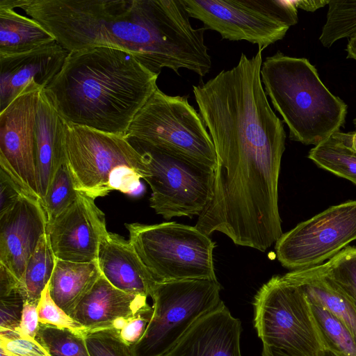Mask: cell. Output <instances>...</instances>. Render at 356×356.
Here are the masks:
<instances>
[{
    "mask_svg": "<svg viewBox=\"0 0 356 356\" xmlns=\"http://www.w3.org/2000/svg\"><path fill=\"white\" fill-rule=\"evenodd\" d=\"M78 194L66 161L56 172L42 202L47 223L67 209L76 200Z\"/></svg>",
    "mask_w": 356,
    "mask_h": 356,
    "instance_id": "29",
    "label": "cell"
},
{
    "mask_svg": "<svg viewBox=\"0 0 356 356\" xmlns=\"http://www.w3.org/2000/svg\"><path fill=\"white\" fill-rule=\"evenodd\" d=\"M101 275L97 261L79 263L56 259L48 284L50 296L71 316Z\"/></svg>",
    "mask_w": 356,
    "mask_h": 356,
    "instance_id": "22",
    "label": "cell"
},
{
    "mask_svg": "<svg viewBox=\"0 0 356 356\" xmlns=\"http://www.w3.org/2000/svg\"><path fill=\"white\" fill-rule=\"evenodd\" d=\"M106 218L95 199L79 192L76 200L53 221L46 234L56 259L79 263L97 261L106 235Z\"/></svg>",
    "mask_w": 356,
    "mask_h": 356,
    "instance_id": "14",
    "label": "cell"
},
{
    "mask_svg": "<svg viewBox=\"0 0 356 356\" xmlns=\"http://www.w3.org/2000/svg\"><path fill=\"white\" fill-rule=\"evenodd\" d=\"M124 136L191 159L216 170L213 143L188 96H172L157 88L136 114Z\"/></svg>",
    "mask_w": 356,
    "mask_h": 356,
    "instance_id": "8",
    "label": "cell"
},
{
    "mask_svg": "<svg viewBox=\"0 0 356 356\" xmlns=\"http://www.w3.org/2000/svg\"><path fill=\"white\" fill-rule=\"evenodd\" d=\"M39 322L41 324L68 329L79 334L84 335V327L61 309L51 298L48 285L42 293L37 306Z\"/></svg>",
    "mask_w": 356,
    "mask_h": 356,
    "instance_id": "33",
    "label": "cell"
},
{
    "mask_svg": "<svg viewBox=\"0 0 356 356\" xmlns=\"http://www.w3.org/2000/svg\"><path fill=\"white\" fill-rule=\"evenodd\" d=\"M353 124H354V126L356 129V117L355 118V119L353 120Z\"/></svg>",
    "mask_w": 356,
    "mask_h": 356,
    "instance_id": "43",
    "label": "cell"
},
{
    "mask_svg": "<svg viewBox=\"0 0 356 356\" xmlns=\"http://www.w3.org/2000/svg\"><path fill=\"white\" fill-rule=\"evenodd\" d=\"M0 353H0L1 356H12L8 354L7 353L4 352L2 350H0Z\"/></svg>",
    "mask_w": 356,
    "mask_h": 356,
    "instance_id": "42",
    "label": "cell"
},
{
    "mask_svg": "<svg viewBox=\"0 0 356 356\" xmlns=\"http://www.w3.org/2000/svg\"><path fill=\"white\" fill-rule=\"evenodd\" d=\"M68 54L54 41L28 52L0 56V111L31 83L45 89L61 70Z\"/></svg>",
    "mask_w": 356,
    "mask_h": 356,
    "instance_id": "16",
    "label": "cell"
},
{
    "mask_svg": "<svg viewBox=\"0 0 356 356\" xmlns=\"http://www.w3.org/2000/svg\"><path fill=\"white\" fill-rule=\"evenodd\" d=\"M261 79L291 140L316 146L343 126L346 104L325 86L308 59L278 51L262 62Z\"/></svg>",
    "mask_w": 356,
    "mask_h": 356,
    "instance_id": "4",
    "label": "cell"
},
{
    "mask_svg": "<svg viewBox=\"0 0 356 356\" xmlns=\"http://www.w3.org/2000/svg\"><path fill=\"white\" fill-rule=\"evenodd\" d=\"M314 268L356 303V247L347 246L327 262Z\"/></svg>",
    "mask_w": 356,
    "mask_h": 356,
    "instance_id": "30",
    "label": "cell"
},
{
    "mask_svg": "<svg viewBox=\"0 0 356 356\" xmlns=\"http://www.w3.org/2000/svg\"><path fill=\"white\" fill-rule=\"evenodd\" d=\"M221 286L216 280L156 283L150 297L153 315L134 356H163L202 317L219 307Z\"/></svg>",
    "mask_w": 356,
    "mask_h": 356,
    "instance_id": "9",
    "label": "cell"
},
{
    "mask_svg": "<svg viewBox=\"0 0 356 356\" xmlns=\"http://www.w3.org/2000/svg\"><path fill=\"white\" fill-rule=\"evenodd\" d=\"M84 339L90 356H134L131 346L113 328L88 330Z\"/></svg>",
    "mask_w": 356,
    "mask_h": 356,
    "instance_id": "32",
    "label": "cell"
},
{
    "mask_svg": "<svg viewBox=\"0 0 356 356\" xmlns=\"http://www.w3.org/2000/svg\"><path fill=\"white\" fill-rule=\"evenodd\" d=\"M253 305L254 327L263 346L289 356H321L327 349L307 297L282 276L263 284Z\"/></svg>",
    "mask_w": 356,
    "mask_h": 356,
    "instance_id": "7",
    "label": "cell"
},
{
    "mask_svg": "<svg viewBox=\"0 0 356 356\" xmlns=\"http://www.w3.org/2000/svg\"><path fill=\"white\" fill-rule=\"evenodd\" d=\"M36 20L69 52L107 47L132 54L152 72L204 76L211 66L202 28L181 0H5Z\"/></svg>",
    "mask_w": 356,
    "mask_h": 356,
    "instance_id": "2",
    "label": "cell"
},
{
    "mask_svg": "<svg viewBox=\"0 0 356 356\" xmlns=\"http://www.w3.org/2000/svg\"><path fill=\"white\" fill-rule=\"evenodd\" d=\"M0 168V214H2L10 209L23 194H29L8 172Z\"/></svg>",
    "mask_w": 356,
    "mask_h": 356,
    "instance_id": "36",
    "label": "cell"
},
{
    "mask_svg": "<svg viewBox=\"0 0 356 356\" xmlns=\"http://www.w3.org/2000/svg\"><path fill=\"white\" fill-rule=\"evenodd\" d=\"M97 261L102 275L115 288L128 293L150 296L156 282L129 240L108 232L100 243Z\"/></svg>",
    "mask_w": 356,
    "mask_h": 356,
    "instance_id": "19",
    "label": "cell"
},
{
    "mask_svg": "<svg viewBox=\"0 0 356 356\" xmlns=\"http://www.w3.org/2000/svg\"><path fill=\"white\" fill-rule=\"evenodd\" d=\"M125 226L129 241L156 283L216 279L215 243L195 226L177 222Z\"/></svg>",
    "mask_w": 356,
    "mask_h": 356,
    "instance_id": "6",
    "label": "cell"
},
{
    "mask_svg": "<svg viewBox=\"0 0 356 356\" xmlns=\"http://www.w3.org/2000/svg\"><path fill=\"white\" fill-rule=\"evenodd\" d=\"M261 356H289L280 350L273 348L263 346ZM321 356H338L334 352L326 349Z\"/></svg>",
    "mask_w": 356,
    "mask_h": 356,
    "instance_id": "40",
    "label": "cell"
},
{
    "mask_svg": "<svg viewBox=\"0 0 356 356\" xmlns=\"http://www.w3.org/2000/svg\"><path fill=\"white\" fill-rule=\"evenodd\" d=\"M56 41L31 17L24 16L0 0V56L28 52Z\"/></svg>",
    "mask_w": 356,
    "mask_h": 356,
    "instance_id": "23",
    "label": "cell"
},
{
    "mask_svg": "<svg viewBox=\"0 0 356 356\" xmlns=\"http://www.w3.org/2000/svg\"><path fill=\"white\" fill-rule=\"evenodd\" d=\"M147 298L119 290L101 275L71 317L87 331L113 328L117 321L128 320L147 307Z\"/></svg>",
    "mask_w": 356,
    "mask_h": 356,
    "instance_id": "18",
    "label": "cell"
},
{
    "mask_svg": "<svg viewBox=\"0 0 356 356\" xmlns=\"http://www.w3.org/2000/svg\"><path fill=\"white\" fill-rule=\"evenodd\" d=\"M356 34V0H329L327 20L319 40L330 47L337 40Z\"/></svg>",
    "mask_w": 356,
    "mask_h": 356,
    "instance_id": "27",
    "label": "cell"
},
{
    "mask_svg": "<svg viewBox=\"0 0 356 356\" xmlns=\"http://www.w3.org/2000/svg\"><path fill=\"white\" fill-rule=\"evenodd\" d=\"M241 321L222 302L197 321L163 356H242Z\"/></svg>",
    "mask_w": 356,
    "mask_h": 356,
    "instance_id": "17",
    "label": "cell"
},
{
    "mask_svg": "<svg viewBox=\"0 0 356 356\" xmlns=\"http://www.w3.org/2000/svg\"><path fill=\"white\" fill-rule=\"evenodd\" d=\"M356 240V200L332 206L282 234L275 243L284 267L300 270L319 266Z\"/></svg>",
    "mask_w": 356,
    "mask_h": 356,
    "instance_id": "12",
    "label": "cell"
},
{
    "mask_svg": "<svg viewBox=\"0 0 356 356\" xmlns=\"http://www.w3.org/2000/svg\"><path fill=\"white\" fill-rule=\"evenodd\" d=\"M310 303L327 349L338 356H356V340L347 327L326 309Z\"/></svg>",
    "mask_w": 356,
    "mask_h": 356,
    "instance_id": "28",
    "label": "cell"
},
{
    "mask_svg": "<svg viewBox=\"0 0 356 356\" xmlns=\"http://www.w3.org/2000/svg\"><path fill=\"white\" fill-rule=\"evenodd\" d=\"M263 49L223 70L193 92L217 159L214 197L235 207L268 204L278 197L286 133L268 102L261 79Z\"/></svg>",
    "mask_w": 356,
    "mask_h": 356,
    "instance_id": "1",
    "label": "cell"
},
{
    "mask_svg": "<svg viewBox=\"0 0 356 356\" xmlns=\"http://www.w3.org/2000/svg\"><path fill=\"white\" fill-rule=\"evenodd\" d=\"M0 350L12 356H51L36 339L23 338L17 332L0 335Z\"/></svg>",
    "mask_w": 356,
    "mask_h": 356,
    "instance_id": "34",
    "label": "cell"
},
{
    "mask_svg": "<svg viewBox=\"0 0 356 356\" xmlns=\"http://www.w3.org/2000/svg\"><path fill=\"white\" fill-rule=\"evenodd\" d=\"M36 340L51 356H90L84 335L40 323Z\"/></svg>",
    "mask_w": 356,
    "mask_h": 356,
    "instance_id": "31",
    "label": "cell"
},
{
    "mask_svg": "<svg viewBox=\"0 0 356 356\" xmlns=\"http://www.w3.org/2000/svg\"><path fill=\"white\" fill-rule=\"evenodd\" d=\"M141 154L149 205L164 219L200 216L213 195L215 169L191 159L128 139Z\"/></svg>",
    "mask_w": 356,
    "mask_h": 356,
    "instance_id": "10",
    "label": "cell"
},
{
    "mask_svg": "<svg viewBox=\"0 0 356 356\" xmlns=\"http://www.w3.org/2000/svg\"><path fill=\"white\" fill-rule=\"evenodd\" d=\"M47 217L40 200L23 194L0 214V264L21 282L26 264L46 233Z\"/></svg>",
    "mask_w": 356,
    "mask_h": 356,
    "instance_id": "15",
    "label": "cell"
},
{
    "mask_svg": "<svg viewBox=\"0 0 356 356\" xmlns=\"http://www.w3.org/2000/svg\"><path fill=\"white\" fill-rule=\"evenodd\" d=\"M65 125L44 90H41L35 127L37 187L41 203L58 168L66 161Z\"/></svg>",
    "mask_w": 356,
    "mask_h": 356,
    "instance_id": "20",
    "label": "cell"
},
{
    "mask_svg": "<svg viewBox=\"0 0 356 356\" xmlns=\"http://www.w3.org/2000/svg\"><path fill=\"white\" fill-rule=\"evenodd\" d=\"M158 76L129 51L95 47L69 52L44 92L65 123L124 136Z\"/></svg>",
    "mask_w": 356,
    "mask_h": 356,
    "instance_id": "3",
    "label": "cell"
},
{
    "mask_svg": "<svg viewBox=\"0 0 356 356\" xmlns=\"http://www.w3.org/2000/svg\"><path fill=\"white\" fill-rule=\"evenodd\" d=\"M153 315V307L148 305L136 316L129 318L119 330L122 339L130 346L136 344L143 336Z\"/></svg>",
    "mask_w": 356,
    "mask_h": 356,
    "instance_id": "35",
    "label": "cell"
},
{
    "mask_svg": "<svg viewBox=\"0 0 356 356\" xmlns=\"http://www.w3.org/2000/svg\"><path fill=\"white\" fill-rule=\"evenodd\" d=\"M42 90L30 84L0 111V168L8 172L28 194L40 201L35 127L38 103Z\"/></svg>",
    "mask_w": 356,
    "mask_h": 356,
    "instance_id": "13",
    "label": "cell"
},
{
    "mask_svg": "<svg viewBox=\"0 0 356 356\" xmlns=\"http://www.w3.org/2000/svg\"><path fill=\"white\" fill-rule=\"evenodd\" d=\"M25 297L21 282L0 264V334L15 333L19 326Z\"/></svg>",
    "mask_w": 356,
    "mask_h": 356,
    "instance_id": "26",
    "label": "cell"
},
{
    "mask_svg": "<svg viewBox=\"0 0 356 356\" xmlns=\"http://www.w3.org/2000/svg\"><path fill=\"white\" fill-rule=\"evenodd\" d=\"M347 58H352L356 60V34L350 38L347 47Z\"/></svg>",
    "mask_w": 356,
    "mask_h": 356,
    "instance_id": "41",
    "label": "cell"
},
{
    "mask_svg": "<svg viewBox=\"0 0 356 356\" xmlns=\"http://www.w3.org/2000/svg\"><path fill=\"white\" fill-rule=\"evenodd\" d=\"M282 277L300 287L310 302L339 319L356 340V303L337 284L314 268L290 271Z\"/></svg>",
    "mask_w": 356,
    "mask_h": 356,
    "instance_id": "21",
    "label": "cell"
},
{
    "mask_svg": "<svg viewBox=\"0 0 356 356\" xmlns=\"http://www.w3.org/2000/svg\"><path fill=\"white\" fill-rule=\"evenodd\" d=\"M37 306L35 304L24 302L20 324L17 331L19 336L36 339L40 325Z\"/></svg>",
    "mask_w": 356,
    "mask_h": 356,
    "instance_id": "37",
    "label": "cell"
},
{
    "mask_svg": "<svg viewBox=\"0 0 356 356\" xmlns=\"http://www.w3.org/2000/svg\"><path fill=\"white\" fill-rule=\"evenodd\" d=\"M56 261V257L45 233L30 257L21 281L25 301L38 305L50 281Z\"/></svg>",
    "mask_w": 356,
    "mask_h": 356,
    "instance_id": "24",
    "label": "cell"
},
{
    "mask_svg": "<svg viewBox=\"0 0 356 356\" xmlns=\"http://www.w3.org/2000/svg\"><path fill=\"white\" fill-rule=\"evenodd\" d=\"M332 136L356 153V131L346 133L339 131L334 133Z\"/></svg>",
    "mask_w": 356,
    "mask_h": 356,
    "instance_id": "38",
    "label": "cell"
},
{
    "mask_svg": "<svg viewBox=\"0 0 356 356\" xmlns=\"http://www.w3.org/2000/svg\"><path fill=\"white\" fill-rule=\"evenodd\" d=\"M191 17L222 39L245 40L264 49L282 40L297 24L293 1L181 0Z\"/></svg>",
    "mask_w": 356,
    "mask_h": 356,
    "instance_id": "11",
    "label": "cell"
},
{
    "mask_svg": "<svg viewBox=\"0 0 356 356\" xmlns=\"http://www.w3.org/2000/svg\"><path fill=\"white\" fill-rule=\"evenodd\" d=\"M328 1L325 0H300V1H293V3L296 7L302 8L307 11H314L319 8L325 6L326 4H328Z\"/></svg>",
    "mask_w": 356,
    "mask_h": 356,
    "instance_id": "39",
    "label": "cell"
},
{
    "mask_svg": "<svg viewBox=\"0 0 356 356\" xmlns=\"http://www.w3.org/2000/svg\"><path fill=\"white\" fill-rule=\"evenodd\" d=\"M308 158L319 168L356 184V153L332 136L312 148Z\"/></svg>",
    "mask_w": 356,
    "mask_h": 356,
    "instance_id": "25",
    "label": "cell"
},
{
    "mask_svg": "<svg viewBox=\"0 0 356 356\" xmlns=\"http://www.w3.org/2000/svg\"><path fill=\"white\" fill-rule=\"evenodd\" d=\"M65 132L66 161L77 191L95 199L114 190H138L146 165L124 135L67 123Z\"/></svg>",
    "mask_w": 356,
    "mask_h": 356,
    "instance_id": "5",
    "label": "cell"
}]
</instances>
